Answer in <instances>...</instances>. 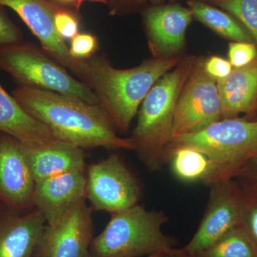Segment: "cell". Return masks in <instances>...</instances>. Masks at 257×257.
Wrapping results in <instances>:
<instances>
[{
	"label": "cell",
	"instance_id": "cell-1",
	"mask_svg": "<svg viewBox=\"0 0 257 257\" xmlns=\"http://www.w3.org/2000/svg\"><path fill=\"white\" fill-rule=\"evenodd\" d=\"M13 96L28 114L50 128L60 141L83 150L98 147L135 150L133 139L120 138L99 104L24 85L15 89Z\"/></svg>",
	"mask_w": 257,
	"mask_h": 257
},
{
	"label": "cell",
	"instance_id": "cell-2",
	"mask_svg": "<svg viewBox=\"0 0 257 257\" xmlns=\"http://www.w3.org/2000/svg\"><path fill=\"white\" fill-rule=\"evenodd\" d=\"M184 57H158L130 69H116L101 57L85 60L82 80L95 94L116 132L127 133L150 89Z\"/></svg>",
	"mask_w": 257,
	"mask_h": 257
},
{
	"label": "cell",
	"instance_id": "cell-3",
	"mask_svg": "<svg viewBox=\"0 0 257 257\" xmlns=\"http://www.w3.org/2000/svg\"><path fill=\"white\" fill-rule=\"evenodd\" d=\"M197 58L183 57L150 89L138 111L133 132L135 151L151 172L162 170L166 149L172 140L176 108Z\"/></svg>",
	"mask_w": 257,
	"mask_h": 257
},
{
	"label": "cell",
	"instance_id": "cell-4",
	"mask_svg": "<svg viewBox=\"0 0 257 257\" xmlns=\"http://www.w3.org/2000/svg\"><path fill=\"white\" fill-rule=\"evenodd\" d=\"M104 230L93 239L89 253L94 257H138L165 253L177 241L162 231L168 220L164 211L147 210L136 204L111 214Z\"/></svg>",
	"mask_w": 257,
	"mask_h": 257
},
{
	"label": "cell",
	"instance_id": "cell-5",
	"mask_svg": "<svg viewBox=\"0 0 257 257\" xmlns=\"http://www.w3.org/2000/svg\"><path fill=\"white\" fill-rule=\"evenodd\" d=\"M170 144L204 152L214 165L211 184L234 178L257 154V119L224 118L196 133L173 139Z\"/></svg>",
	"mask_w": 257,
	"mask_h": 257
},
{
	"label": "cell",
	"instance_id": "cell-6",
	"mask_svg": "<svg viewBox=\"0 0 257 257\" xmlns=\"http://www.w3.org/2000/svg\"><path fill=\"white\" fill-rule=\"evenodd\" d=\"M0 69L21 85L40 88L98 104L87 84L74 79L52 57L23 41L0 46Z\"/></svg>",
	"mask_w": 257,
	"mask_h": 257
},
{
	"label": "cell",
	"instance_id": "cell-7",
	"mask_svg": "<svg viewBox=\"0 0 257 257\" xmlns=\"http://www.w3.org/2000/svg\"><path fill=\"white\" fill-rule=\"evenodd\" d=\"M141 196L140 182L118 155L88 167L86 199L94 210L110 214L124 210L138 204Z\"/></svg>",
	"mask_w": 257,
	"mask_h": 257
},
{
	"label": "cell",
	"instance_id": "cell-8",
	"mask_svg": "<svg viewBox=\"0 0 257 257\" xmlns=\"http://www.w3.org/2000/svg\"><path fill=\"white\" fill-rule=\"evenodd\" d=\"M221 119L216 79L205 72L203 61L197 58L177 102L172 140L200 131Z\"/></svg>",
	"mask_w": 257,
	"mask_h": 257
},
{
	"label": "cell",
	"instance_id": "cell-9",
	"mask_svg": "<svg viewBox=\"0 0 257 257\" xmlns=\"http://www.w3.org/2000/svg\"><path fill=\"white\" fill-rule=\"evenodd\" d=\"M92 211L87 199L46 223L34 257H89L94 237Z\"/></svg>",
	"mask_w": 257,
	"mask_h": 257
},
{
	"label": "cell",
	"instance_id": "cell-10",
	"mask_svg": "<svg viewBox=\"0 0 257 257\" xmlns=\"http://www.w3.org/2000/svg\"><path fill=\"white\" fill-rule=\"evenodd\" d=\"M207 208L192 239L182 248L194 256L209 247L231 229L241 226L242 192L234 179L211 184Z\"/></svg>",
	"mask_w": 257,
	"mask_h": 257
},
{
	"label": "cell",
	"instance_id": "cell-11",
	"mask_svg": "<svg viewBox=\"0 0 257 257\" xmlns=\"http://www.w3.org/2000/svg\"><path fill=\"white\" fill-rule=\"evenodd\" d=\"M19 15L41 43L44 50L56 62L82 79L85 60H77L69 54V47L56 32L54 17L60 7L48 0H0Z\"/></svg>",
	"mask_w": 257,
	"mask_h": 257
},
{
	"label": "cell",
	"instance_id": "cell-12",
	"mask_svg": "<svg viewBox=\"0 0 257 257\" xmlns=\"http://www.w3.org/2000/svg\"><path fill=\"white\" fill-rule=\"evenodd\" d=\"M35 187L23 144L0 133V204L19 211L33 209Z\"/></svg>",
	"mask_w": 257,
	"mask_h": 257
},
{
	"label": "cell",
	"instance_id": "cell-13",
	"mask_svg": "<svg viewBox=\"0 0 257 257\" xmlns=\"http://www.w3.org/2000/svg\"><path fill=\"white\" fill-rule=\"evenodd\" d=\"M193 18L189 8L179 4L152 5L145 10L144 23L155 57L177 56Z\"/></svg>",
	"mask_w": 257,
	"mask_h": 257
},
{
	"label": "cell",
	"instance_id": "cell-14",
	"mask_svg": "<svg viewBox=\"0 0 257 257\" xmlns=\"http://www.w3.org/2000/svg\"><path fill=\"white\" fill-rule=\"evenodd\" d=\"M46 220L36 208L0 207V257H34Z\"/></svg>",
	"mask_w": 257,
	"mask_h": 257
},
{
	"label": "cell",
	"instance_id": "cell-15",
	"mask_svg": "<svg viewBox=\"0 0 257 257\" xmlns=\"http://www.w3.org/2000/svg\"><path fill=\"white\" fill-rule=\"evenodd\" d=\"M86 199L85 170L72 171L35 182L33 205L46 222L55 220Z\"/></svg>",
	"mask_w": 257,
	"mask_h": 257
},
{
	"label": "cell",
	"instance_id": "cell-16",
	"mask_svg": "<svg viewBox=\"0 0 257 257\" xmlns=\"http://www.w3.org/2000/svg\"><path fill=\"white\" fill-rule=\"evenodd\" d=\"M222 117H238L244 114L252 119L257 109V57L251 63L233 68L224 79L216 80Z\"/></svg>",
	"mask_w": 257,
	"mask_h": 257
},
{
	"label": "cell",
	"instance_id": "cell-17",
	"mask_svg": "<svg viewBox=\"0 0 257 257\" xmlns=\"http://www.w3.org/2000/svg\"><path fill=\"white\" fill-rule=\"evenodd\" d=\"M0 133L9 135L30 147L44 146L60 141L50 128L28 114L1 84Z\"/></svg>",
	"mask_w": 257,
	"mask_h": 257
},
{
	"label": "cell",
	"instance_id": "cell-18",
	"mask_svg": "<svg viewBox=\"0 0 257 257\" xmlns=\"http://www.w3.org/2000/svg\"><path fill=\"white\" fill-rule=\"evenodd\" d=\"M23 147L35 182L66 172L85 170L84 150L70 144L58 141L44 146Z\"/></svg>",
	"mask_w": 257,
	"mask_h": 257
},
{
	"label": "cell",
	"instance_id": "cell-19",
	"mask_svg": "<svg viewBox=\"0 0 257 257\" xmlns=\"http://www.w3.org/2000/svg\"><path fill=\"white\" fill-rule=\"evenodd\" d=\"M165 162L169 163L172 174L186 183H202L209 186L214 174V165L206 154L185 146L170 144L165 153Z\"/></svg>",
	"mask_w": 257,
	"mask_h": 257
},
{
	"label": "cell",
	"instance_id": "cell-20",
	"mask_svg": "<svg viewBox=\"0 0 257 257\" xmlns=\"http://www.w3.org/2000/svg\"><path fill=\"white\" fill-rule=\"evenodd\" d=\"M187 4L192 11L193 18L219 36L231 42L254 43L252 37L242 24L227 12L197 0H189Z\"/></svg>",
	"mask_w": 257,
	"mask_h": 257
},
{
	"label": "cell",
	"instance_id": "cell-21",
	"mask_svg": "<svg viewBox=\"0 0 257 257\" xmlns=\"http://www.w3.org/2000/svg\"><path fill=\"white\" fill-rule=\"evenodd\" d=\"M191 257H257V247L241 226L231 229L202 252Z\"/></svg>",
	"mask_w": 257,
	"mask_h": 257
},
{
	"label": "cell",
	"instance_id": "cell-22",
	"mask_svg": "<svg viewBox=\"0 0 257 257\" xmlns=\"http://www.w3.org/2000/svg\"><path fill=\"white\" fill-rule=\"evenodd\" d=\"M208 3L237 19L249 32L257 47V0H209Z\"/></svg>",
	"mask_w": 257,
	"mask_h": 257
},
{
	"label": "cell",
	"instance_id": "cell-23",
	"mask_svg": "<svg viewBox=\"0 0 257 257\" xmlns=\"http://www.w3.org/2000/svg\"><path fill=\"white\" fill-rule=\"evenodd\" d=\"M241 192L242 216L241 226L257 247V196L243 189H241Z\"/></svg>",
	"mask_w": 257,
	"mask_h": 257
},
{
	"label": "cell",
	"instance_id": "cell-24",
	"mask_svg": "<svg viewBox=\"0 0 257 257\" xmlns=\"http://www.w3.org/2000/svg\"><path fill=\"white\" fill-rule=\"evenodd\" d=\"M56 32L61 39L72 40L79 34V23L75 12L60 8L54 17Z\"/></svg>",
	"mask_w": 257,
	"mask_h": 257
},
{
	"label": "cell",
	"instance_id": "cell-25",
	"mask_svg": "<svg viewBox=\"0 0 257 257\" xmlns=\"http://www.w3.org/2000/svg\"><path fill=\"white\" fill-rule=\"evenodd\" d=\"M228 57L230 63L234 68L248 65L257 57L256 44L246 42H230Z\"/></svg>",
	"mask_w": 257,
	"mask_h": 257
},
{
	"label": "cell",
	"instance_id": "cell-26",
	"mask_svg": "<svg viewBox=\"0 0 257 257\" xmlns=\"http://www.w3.org/2000/svg\"><path fill=\"white\" fill-rule=\"evenodd\" d=\"M98 47L95 36L89 33H79L71 40L69 54L77 60H87L91 58Z\"/></svg>",
	"mask_w": 257,
	"mask_h": 257
},
{
	"label": "cell",
	"instance_id": "cell-27",
	"mask_svg": "<svg viewBox=\"0 0 257 257\" xmlns=\"http://www.w3.org/2000/svg\"><path fill=\"white\" fill-rule=\"evenodd\" d=\"M233 179L243 190L257 196V154L238 171Z\"/></svg>",
	"mask_w": 257,
	"mask_h": 257
},
{
	"label": "cell",
	"instance_id": "cell-28",
	"mask_svg": "<svg viewBox=\"0 0 257 257\" xmlns=\"http://www.w3.org/2000/svg\"><path fill=\"white\" fill-rule=\"evenodd\" d=\"M23 35L18 27L0 6V46L22 42Z\"/></svg>",
	"mask_w": 257,
	"mask_h": 257
},
{
	"label": "cell",
	"instance_id": "cell-29",
	"mask_svg": "<svg viewBox=\"0 0 257 257\" xmlns=\"http://www.w3.org/2000/svg\"><path fill=\"white\" fill-rule=\"evenodd\" d=\"M203 65L205 72L216 80L227 77L234 68L229 60L219 56H211L203 61Z\"/></svg>",
	"mask_w": 257,
	"mask_h": 257
},
{
	"label": "cell",
	"instance_id": "cell-30",
	"mask_svg": "<svg viewBox=\"0 0 257 257\" xmlns=\"http://www.w3.org/2000/svg\"><path fill=\"white\" fill-rule=\"evenodd\" d=\"M164 1V0H113L111 3L113 8V13L123 11V10H131L135 7L145 4L147 3H157V2ZM189 1V0H187ZM197 1L209 3V0H197Z\"/></svg>",
	"mask_w": 257,
	"mask_h": 257
},
{
	"label": "cell",
	"instance_id": "cell-31",
	"mask_svg": "<svg viewBox=\"0 0 257 257\" xmlns=\"http://www.w3.org/2000/svg\"><path fill=\"white\" fill-rule=\"evenodd\" d=\"M48 1L60 8L78 13L80 10L81 5L84 0H48Z\"/></svg>",
	"mask_w": 257,
	"mask_h": 257
},
{
	"label": "cell",
	"instance_id": "cell-32",
	"mask_svg": "<svg viewBox=\"0 0 257 257\" xmlns=\"http://www.w3.org/2000/svg\"><path fill=\"white\" fill-rule=\"evenodd\" d=\"M162 257H191L183 248H173L170 251L165 252Z\"/></svg>",
	"mask_w": 257,
	"mask_h": 257
},
{
	"label": "cell",
	"instance_id": "cell-33",
	"mask_svg": "<svg viewBox=\"0 0 257 257\" xmlns=\"http://www.w3.org/2000/svg\"><path fill=\"white\" fill-rule=\"evenodd\" d=\"M88 1L96 2V3H104V4L111 5V3H112L113 0H88Z\"/></svg>",
	"mask_w": 257,
	"mask_h": 257
},
{
	"label": "cell",
	"instance_id": "cell-34",
	"mask_svg": "<svg viewBox=\"0 0 257 257\" xmlns=\"http://www.w3.org/2000/svg\"><path fill=\"white\" fill-rule=\"evenodd\" d=\"M164 253H154V254L150 255V256H148L147 257H162V255H163ZM89 257H94L92 256V255H90V253H89Z\"/></svg>",
	"mask_w": 257,
	"mask_h": 257
},
{
	"label": "cell",
	"instance_id": "cell-35",
	"mask_svg": "<svg viewBox=\"0 0 257 257\" xmlns=\"http://www.w3.org/2000/svg\"><path fill=\"white\" fill-rule=\"evenodd\" d=\"M252 119H257V109H256V113H255L254 116H253Z\"/></svg>",
	"mask_w": 257,
	"mask_h": 257
},
{
	"label": "cell",
	"instance_id": "cell-36",
	"mask_svg": "<svg viewBox=\"0 0 257 257\" xmlns=\"http://www.w3.org/2000/svg\"><path fill=\"white\" fill-rule=\"evenodd\" d=\"M1 206H2L1 204H0V207H1Z\"/></svg>",
	"mask_w": 257,
	"mask_h": 257
}]
</instances>
